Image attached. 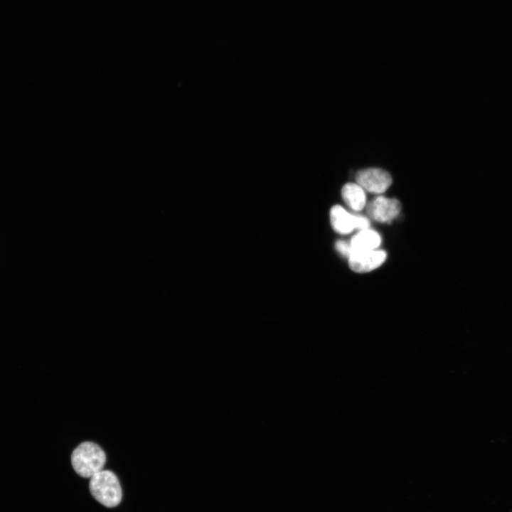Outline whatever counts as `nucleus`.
Instances as JSON below:
<instances>
[{
	"instance_id": "1",
	"label": "nucleus",
	"mask_w": 512,
	"mask_h": 512,
	"mask_svg": "<svg viewBox=\"0 0 512 512\" xmlns=\"http://www.w3.org/2000/svg\"><path fill=\"white\" fill-rule=\"evenodd\" d=\"M106 455L97 444L85 442L80 444L71 454V463L75 472L84 478H91L102 470Z\"/></svg>"
},
{
	"instance_id": "3",
	"label": "nucleus",
	"mask_w": 512,
	"mask_h": 512,
	"mask_svg": "<svg viewBox=\"0 0 512 512\" xmlns=\"http://www.w3.org/2000/svg\"><path fill=\"white\" fill-rule=\"evenodd\" d=\"M330 220L334 230L341 234L349 233L354 229L366 230L370 226V221L367 218L352 215L338 205L331 208Z\"/></svg>"
},
{
	"instance_id": "7",
	"label": "nucleus",
	"mask_w": 512,
	"mask_h": 512,
	"mask_svg": "<svg viewBox=\"0 0 512 512\" xmlns=\"http://www.w3.org/2000/svg\"><path fill=\"white\" fill-rule=\"evenodd\" d=\"M344 202L354 210H361L366 206V196L364 189L355 183H348L341 189Z\"/></svg>"
},
{
	"instance_id": "4",
	"label": "nucleus",
	"mask_w": 512,
	"mask_h": 512,
	"mask_svg": "<svg viewBox=\"0 0 512 512\" xmlns=\"http://www.w3.org/2000/svg\"><path fill=\"white\" fill-rule=\"evenodd\" d=\"M356 183L372 193L385 192L392 183L391 176L378 168H368L358 171L355 176Z\"/></svg>"
},
{
	"instance_id": "9",
	"label": "nucleus",
	"mask_w": 512,
	"mask_h": 512,
	"mask_svg": "<svg viewBox=\"0 0 512 512\" xmlns=\"http://www.w3.org/2000/svg\"><path fill=\"white\" fill-rule=\"evenodd\" d=\"M337 251L344 257H349L353 252V248L351 243H348L343 240H338L335 245Z\"/></svg>"
},
{
	"instance_id": "5",
	"label": "nucleus",
	"mask_w": 512,
	"mask_h": 512,
	"mask_svg": "<svg viewBox=\"0 0 512 512\" xmlns=\"http://www.w3.org/2000/svg\"><path fill=\"white\" fill-rule=\"evenodd\" d=\"M401 210L399 201L379 196L366 205L368 215L374 220L381 223L390 222L396 218Z\"/></svg>"
},
{
	"instance_id": "8",
	"label": "nucleus",
	"mask_w": 512,
	"mask_h": 512,
	"mask_svg": "<svg viewBox=\"0 0 512 512\" xmlns=\"http://www.w3.org/2000/svg\"><path fill=\"white\" fill-rule=\"evenodd\" d=\"M380 235L377 232L368 228L361 230L355 235L350 243L353 252L375 250L380 245Z\"/></svg>"
},
{
	"instance_id": "6",
	"label": "nucleus",
	"mask_w": 512,
	"mask_h": 512,
	"mask_svg": "<svg viewBox=\"0 0 512 512\" xmlns=\"http://www.w3.org/2000/svg\"><path fill=\"white\" fill-rule=\"evenodd\" d=\"M386 256L383 250L353 251L348 257V265L354 272H368L381 265Z\"/></svg>"
},
{
	"instance_id": "2",
	"label": "nucleus",
	"mask_w": 512,
	"mask_h": 512,
	"mask_svg": "<svg viewBox=\"0 0 512 512\" xmlns=\"http://www.w3.org/2000/svg\"><path fill=\"white\" fill-rule=\"evenodd\" d=\"M92 496L106 507H114L122 500V489L117 476L111 471L101 470L90 480Z\"/></svg>"
}]
</instances>
